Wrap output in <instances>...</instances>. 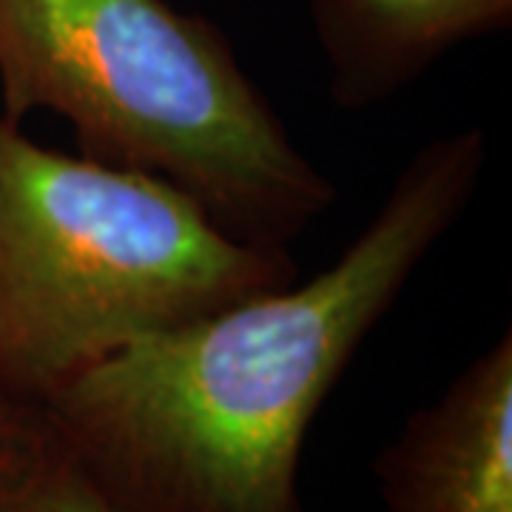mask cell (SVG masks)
<instances>
[{
  "instance_id": "6",
  "label": "cell",
  "mask_w": 512,
  "mask_h": 512,
  "mask_svg": "<svg viewBox=\"0 0 512 512\" xmlns=\"http://www.w3.org/2000/svg\"><path fill=\"white\" fill-rule=\"evenodd\" d=\"M0 512H111L43 404L0 402Z\"/></svg>"
},
{
  "instance_id": "3",
  "label": "cell",
  "mask_w": 512,
  "mask_h": 512,
  "mask_svg": "<svg viewBox=\"0 0 512 512\" xmlns=\"http://www.w3.org/2000/svg\"><path fill=\"white\" fill-rule=\"evenodd\" d=\"M296 274L288 248L228 234L171 183L0 114V402L43 404L131 342Z\"/></svg>"
},
{
  "instance_id": "2",
  "label": "cell",
  "mask_w": 512,
  "mask_h": 512,
  "mask_svg": "<svg viewBox=\"0 0 512 512\" xmlns=\"http://www.w3.org/2000/svg\"><path fill=\"white\" fill-rule=\"evenodd\" d=\"M66 120L83 157L180 188L288 248L336 200L211 20L168 0H0V114Z\"/></svg>"
},
{
  "instance_id": "1",
  "label": "cell",
  "mask_w": 512,
  "mask_h": 512,
  "mask_svg": "<svg viewBox=\"0 0 512 512\" xmlns=\"http://www.w3.org/2000/svg\"><path fill=\"white\" fill-rule=\"evenodd\" d=\"M487 134L421 143L308 282L245 296L83 367L43 402L111 512H302L313 419L473 205Z\"/></svg>"
},
{
  "instance_id": "5",
  "label": "cell",
  "mask_w": 512,
  "mask_h": 512,
  "mask_svg": "<svg viewBox=\"0 0 512 512\" xmlns=\"http://www.w3.org/2000/svg\"><path fill=\"white\" fill-rule=\"evenodd\" d=\"M339 109L390 103L467 40L504 32L512 0H302Z\"/></svg>"
},
{
  "instance_id": "4",
  "label": "cell",
  "mask_w": 512,
  "mask_h": 512,
  "mask_svg": "<svg viewBox=\"0 0 512 512\" xmlns=\"http://www.w3.org/2000/svg\"><path fill=\"white\" fill-rule=\"evenodd\" d=\"M382 512H512V330L413 410L373 461Z\"/></svg>"
}]
</instances>
